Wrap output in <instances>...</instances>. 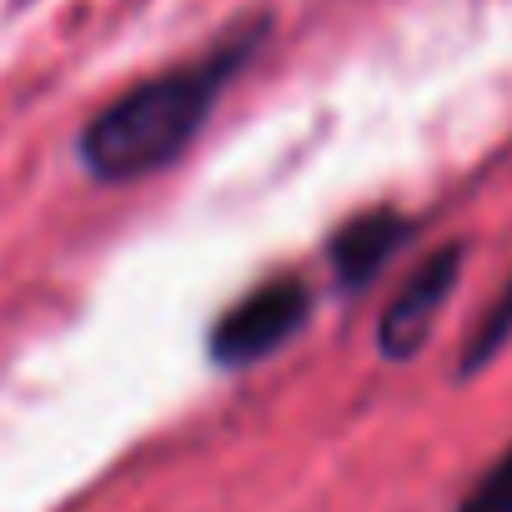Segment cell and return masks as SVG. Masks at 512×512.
<instances>
[{
    "label": "cell",
    "instance_id": "1",
    "mask_svg": "<svg viewBox=\"0 0 512 512\" xmlns=\"http://www.w3.org/2000/svg\"><path fill=\"white\" fill-rule=\"evenodd\" d=\"M267 36H272V21L256 16V21L226 31L201 56L176 61V66L126 86L116 101H106L76 136V156H81L86 176H96L106 186H126V181L176 166L191 151V141L206 131L226 86L246 71V61L262 51Z\"/></svg>",
    "mask_w": 512,
    "mask_h": 512
},
{
    "label": "cell",
    "instance_id": "2",
    "mask_svg": "<svg viewBox=\"0 0 512 512\" xmlns=\"http://www.w3.org/2000/svg\"><path fill=\"white\" fill-rule=\"evenodd\" d=\"M312 322V287L292 272L256 282L236 297L211 327V362L216 367H256L292 347Z\"/></svg>",
    "mask_w": 512,
    "mask_h": 512
},
{
    "label": "cell",
    "instance_id": "3",
    "mask_svg": "<svg viewBox=\"0 0 512 512\" xmlns=\"http://www.w3.org/2000/svg\"><path fill=\"white\" fill-rule=\"evenodd\" d=\"M462 241H447L437 251H427L422 262L397 282V292L387 297L382 317H377V352L387 362H412L427 337L437 332V317L447 312L457 277H462Z\"/></svg>",
    "mask_w": 512,
    "mask_h": 512
},
{
    "label": "cell",
    "instance_id": "4",
    "mask_svg": "<svg viewBox=\"0 0 512 512\" xmlns=\"http://www.w3.org/2000/svg\"><path fill=\"white\" fill-rule=\"evenodd\" d=\"M402 241H407V216L397 206H372V211H357L352 221H342L337 236H332V246H327L337 287L352 292V287L377 282Z\"/></svg>",
    "mask_w": 512,
    "mask_h": 512
},
{
    "label": "cell",
    "instance_id": "5",
    "mask_svg": "<svg viewBox=\"0 0 512 512\" xmlns=\"http://www.w3.org/2000/svg\"><path fill=\"white\" fill-rule=\"evenodd\" d=\"M507 342H512V277L502 282V292H497V297L487 302V312L477 317V327H472V337H467V347H462V372L487 367Z\"/></svg>",
    "mask_w": 512,
    "mask_h": 512
},
{
    "label": "cell",
    "instance_id": "6",
    "mask_svg": "<svg viewBox=\"0 0 512 512\" xmlns=\"http://www.w3.org/2000/svg\"><path fill=\"white\" fill-rule=\"evenodd\" d=\"M457 512H512V442L472 477Z\"/></svg>",
    "mask_w": 512,
    "mask_h": 512
}]
</instances>
